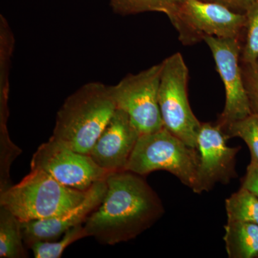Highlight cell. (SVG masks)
Wrapping results in <instances>:
<instances>
[{
  "label": "cell",
  "instance_id": "obj_1",
  "mask_svg": "<svg viewBox=\"0 0 258 258\" xmlns=\"http://www.w3.org/2000/svg\"><path fill=\"white\" fill-rule=\"evenodd\" d=\"M103 201L83 224L88 237L114 245L136 238L164 213L160 199L142 176L116 171L106 179Z\"/></svg>",
  "mask_w": 258,
  "mask_h": 258
},
{
  "label": "cell",
  "instance_id": "obj_2",
  "mask_svg": "<svg viewBox=\"0 0 258 258\" xmlns=\"http://www.w3.org/2000/svg\"><path fill=\"white\" fill-rule=\"evenodd\" d=\"M115 110L111 86L86 83L60 107L51 138L76 152L89 154Z\"/></svg>",
  "mask_w": 258,
  "mask_h": 258
},
{
  "label": "cell",
  "instance_id": "obj_3",
  "mask_svg": "<svg viewBox=\"0 0 258 258\" xmlns=\"http://www.w3.org/2000/svg\"><path fill=\"white\" fill-rule=\"evenodd\" d=\"M88 191L64 186L41 169H31L18 184L0 192V207L20 222L57 216L78 206Z\"/></svg>",
  "mask_w": 258,
  "mask_h": 258
},
{
  "label": "cell",
  "instance_id": "obj_4",
  "mask_svg": "<svg viewBox=\"0 0 258 258\" xmlns=\"http://www.w3.org/2000/svg\"><path fill=\"white\" fill-rule=\"evenodd\" d=\"M199 164L198 149L189 147L163 128L139 137L125 171L140 176L166 171L192 189Z\"/></svg>",
  "mask_w": 258,
  "mask_h": 258
},
{
  "label": "cell",
  "instance_id": "obj_5",
  "mask_svg": "<svg viewBox=\"0 0 258 258\" xmlns=\"http://www.w3.org/2000/svg\"><path fill=\"white\" fill-rule=\"evenodd\" d=\"M188 79L189 71L181 53L176 52L163 61L159 105L164 128L197 149L202 123L190 107Z\"/></svg>",
  "mask_w": 258,
  "mask_h": 258
},
{
  "label": "cell",
  "instance_id": "obj_6",
  "mask_svg": "<svg viewBox=\"0 0 258 258\" xmlns=\"http://www.w3.org/2000/svg\"><path fill=\"white\" fill-rule=\"evenodd\" d=\"M171 23L185 45L203 41L205 37L236 38L244 41V13H236L217 3L185 0L179 5Z\"/></svg>",
  "mask_w": 258,
  "mask_h": 258
},
{
  "label": "cell",
  "instance_id": "obj_7",
  "mask_svg": "<svg viewBox=\"0 0 258 258\" xmlns=\"http://www.w3.org/2000/svg\"><path fill=\"white\" fill-rule=\"evenodd\" d=\"M162 62L125 76L111 86L116 108L125 111L140 135L164 128L159 105Z\"/></svg>",
  "mask_w": 258,
  "mask_h": 258
},
{
  "label": "cell",
  "instance_id": "obj_8",
  "mask_svg": "<svg viewBox=\"0 0 258 258\" xmlns=\"http://www.w3.org/2000/svg\"><path fill=\"white\" fill-rule=\"evenodd\" d=\"M31 169H41L60 184L87 191L110 172L99 167L89 154L76 152L55 139L37 148L32 156Z\"/></svg>",
  "mask_w": 258,
  "mask_h": 258
},
{
  "label": "cell",
  "instance_id": "obj_9",
  "mask_svg": "<svg viewBox=\"0 0 258 258\" xmlns=\"http://www.w3.org/2000/svg\"><path fill=\"white\" fill-rule=\"evenodd\" d=\"M203 41L210 47L217 72L225 89V105L217 120L220 128L242 119L252 113L244 88L240 64L243 41L240 39L205 37Z\"/></svg>",
  "mask_w": 258,
  "mask_h": 258
},
{
  "label": "cell",
  "instance_id": "obj_10",
  "mask_svg": "<svg viewBox=\"0 0 258 258\" xmlns=\"http://www.w3.org/2000/svg\"><path fill=\"white\" fill-rule=\"evenodd\" d=\"M228 140L217 123H201L198 137L199 164L194 192L210 191L217 183L227 184L237 177L236 156L241 147H229Z\"/></svg>",
  "mask_w": 258,
  "mask_h": 258
},
{
  "label": "cell",
  "instance_id": "obj_11",
  "mask_svg": "<svg viewBox=\"0 0 258 258\" xmlns=\"http://www.w3.org/2000/svg\"><path fill=\"white\" fill-rule=\"evenodd\" d=\"M140 136L128 115L116 108L90 152V157L108 172L125 171Z\"/></svg>",
  "mask_w": 258,
  "mask_h": 258
},
{
  "label": "cell",
  "instance_id": "obj_12",
  "mask_svg": "<svg viewBox=\"0 0 258 258\" xmlns=\"http://www.w3.org/2000/svg\"><path fill=\"white\" fill-rule=\"evenodd\" d=\"M106 179L93 185L82 203L69 211L50 218L21 222L26 247L30 248L37 242L58 240L68 230L83 225L104 198L107 188Z\"/></svg>",
  "mask_w": 258,
  "mask_h": 258
},
{
  "label": "cell",
  "instance_id": "obj_13",
  "mask_svg": "<svg viewBox=\"0 0 258 258\" xmlns=\"http://www.w3.org/2000/svg\"><path fill=\"white\" fill-rule=\"evenodd\" d=\"M224 241L230 258H258V225L227 222Z\"/></svg>",
  "mask_w": 258,
  "mask_h": 258
},
{
  "label": "cell",
  "instance_id": "obj_14",
  "mask_svg": "<svg viewBox=\"0 0 258 258\" xmlns=\"http://www.w3.org/2000/svg\"><path fill=\"white\" fill-rule=\"evenodd\" d=\"M0 257H28L21 222L3 207H0Z\"/></svg>",
  "mask_w": 258,
  "mask_h": 258
},
{
  "label": "cell",
  "instance_id": "obj_15",
  "mask_svg": "<svg viewBox=\"0 0 258 258\" xmlns=\"http://www.w3.org/2000/svg\"><path fill=\"white\" fill-rule=\"evenodd\" d=\"M227 222H244L258 225V198L241 187L226 199Z\"/></svg>",
  "mask_w": 258,
  "mask_h": 258
},
{
  "label": "cell",
  "instance_id": "obj_16",
  "mask_svg": "<svg viewBox=\"0 0 258 258\" xmlns=\"http://www.w3.org/2000/svg\"><path fill=\"white\" fill-rule=\"evenodd\" d=\"M112 10L118 15L139 14L146 12H159L172 20L179 4L176 0H110Z\"/></svg>",
  "mask_w": 258,
  "mask_h": 258
},
{
  "label": "cell",
  "instance_id": "obj_17",
  "mask_svg": "<svg viewBox=\"0 0 258 258\" xmlns=\"http://www.w3.org/2000/svg\"><path fill=\"white\" fill-rule=\"evenodd\" d=\"M229 139L239 137L245 142L250 152V163L258 166V114L252 113L221 128Z\"/></svg>",
  "mask_w": 258,
  "mask_h": 258
},
{
  "label": "cell",
  "instance_id": "obj_18",
  "mask_svg": "<svg viewBox=\"0 0 258 258\" xmlns=\"http://www.w3.org/2000/svg\"><path fill=\"white\" fill-rule=\"evenodd\" d=\"M86 237L87 232L84 225H81L68 230L60 240L37 242L30 249L35 258H60L71 244Z\"/></svg>",
  "mask_w": 258,
  "mask_h": 258
},
{
  "label": "cell",
  "instance_id": "obj_19",
  "mask_svg": "<svg viewBox=\"0 0 258 258\" xmlns=\"http://www.w3.org/2000/svg\"><path fill=\"white\" fill-rule=\"evenodd\" d=\"M244 14L246 28L240 62H252L258 60V0L247 8Z\"/></svg>",
  "mask_w": 258,
  "mask_h": 258
},
{
  "label": "cell",
  "instance_id": "obj_20",
  "mask_svg": "<svg viewBox=\"0 0 258 258\" xmlns=\"http://www.w3.org/2000/svg\"><path fill=\"white\" fill-rule=\"evenodd\" d=\"M244 88L252 113L258 114V60L241 62Z\"/></svg>",
  "mask_w": 258,
  "mask_h": 258
},
{
  "label": "cell",
  "instance_id": "obj_21",
  "mask_svg": "<svg viewBox=\"0 0 258 258\" xmlns=\"http://www.w3.org/2000/svg\"><path fill=\"white\" fill-rule=\"evenodd\" d=\"M241 187L248 190L258 198V166L249 163L245 175L241 180Z\"/></svg>",
  "mask_w": 258,
  "mask_h": 258
},
{
  "label": "cell",
  "instance_id": "obj_22",
  "mask_svg": "<svg viewBox=\"0 0 258 258\" xmlns=\"http://www.w3.org/2000/svg\"><path fill=\"white\" fill-rule=\"evenodd\" d=\"M202 1L217 3L236 13H244L247 8L255 0H202Z\"/></svg>",
  "mask_w": 258,
  "mask_h": 258
},
{
  "label": "cell",
  "instance_id": "obj_23",
  "mask_svg": "<svg viewBox=\"0 0 258 258\" xmlns=\"http://www.w3.org/2000/svg\"><path fill=\"white\" fill-rule=\"evenodd\" d=\"M176 3H178V4H181V3H184L185 0H176Z\"/></svg>",
  "mask_w": 258,
  "mask_h": 258
}]
</instances>
